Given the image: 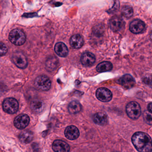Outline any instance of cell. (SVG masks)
<instances>
[{
	"mask_svg": "<svg viewBox=\"0 0 152 152\" xmlns=\"http://www.w3.org/2000/svg\"><path fill=\"white\" fill-rule=\"evenodd\" d=\"M64 134L66 137L68 139L74 140L79 137L80 132L77 127L71 125L66 127L65 130Z\"/></svg>",
	"mask_w": 152,
	"mask_h": 152,
	"instance_id": "obj_14",
	"label": "cell"
},
{
	"mask_svg": "<svg viewBox=\"0 0 152 152\" xmlns=\"http://www.w3.org/2000/svg\"><path fill=\"white\" fill-rule=\"evenodd\" d=\"M70 43L73 48L76 49L80 48L83 45V39L80 34H75L71 37Z\"/></svg>",
	"mask_w": 152,
	"mask_h": 152,
	"instance_id": "obj_17",
	"label": "cell"
},
{
	"mask_svg": "<svg viewBox=\"0 0 152 152\" xmlns=\"http://www.w3.org/2000/svg\"><path fill=\"white\" fill-rule=\"evenodd\" d=\"M14 125L19 129H23L30 122V117L24 114H21L16 117L14 120Z\"/></svg>",
	"mask_w": 152,
	"mask_h": 152,
	"instance_id": "obj_8",
	"label": "cell"
},
{
	"mask_svg": "<svg viewBox=\"0 0 152 152\" xmlns=\"http://www.w3.org/2000/svg\"><path fill=\"white\" fill-rule=\"evenodd\" d=\"M132 141L139 152H150L152 151V139L150 136L145 132H135L132 135Z\"/></svg>",
	"mask_w": 152,
	"mask_h": 152,
	"instance_id": "obj_1",
	"label": "cell"
},
{
	"mask_svg": "<svg viewBox=\"0 0 152 152\" xmlns=\"http://www.w3.org/2000/svg\"><path fill=\"white\" fill-rule=\"evenodd\" d=\"M55 51L59 56L65 57L68 54V50L66 45L62 42H58L55 45Z\"/></svg>",
	"mask_w": 152,
	"mask_h": 152,
	"instance_id": "obj_16",
	"label": "cell"
},
{
	"mask_svg": "<svg viewBox=\"0 0 152 152\" xmlns=\"http://www.w3.org/2000/svg\"><path fill=\"white\" fill-rule=\"evenodd\" d=\"M117 83L121 85L124 88H131L135 84L134 78L130 75L126 74L122 76L117 80Z\"/></svg>",
	"mask_w": 152,
	"mask_h": 152,
	"instance_id": "obj_10",
	"label": "cell"
},
{
	"mask_svg": "<svg viewBox=\"0 0 152 152\" xmlns=\"http://www.w3.org/2000/svg\"><path fill=\"white\" fill-rule=\"evenodd\" d=\"M52 148L55 152H67L70 151L69 145L65 141L59 140L54 141Z\"/></svg>",
	"mask_w": 152,
	"mask_h": 152,
	"instance_id": "obj_12",
	"label": "cell"
},
{
	"mask_svg": "<svg viewBox=\"0 0 152 152\" xmlns=\"http://www.w3.org/2000/svg\"><path fill=\"white\" fill-rule=\"evenodd\" d=\"M81 62L84 66H91L96 62V57L94 54L91 52H85L82 55Z\"/></svg>",
	"mask_w": 152,
	"mask_h": 152,
	"instance_id": "obj_13",
	"label": "cell"
},
{
	"mask_svg": "<svg viewBox=\"0 0 152 152\" xmlns=\"http://www.w3.org/2000/svg\"><path fill=\"white\" fill-rule=\"evenodd\" d=\"M97 98L101 102H108L112 99L113 94L111 91L105 88H99L96 91Z\"/></svg>",
	"mask_w": 152,
	"mask_h": 152,
	"instance_id": "obj_7",
	"label": "cell"
},
{
	"mask_svg": "<svg viewBox=\"0 0 152 152\" xmlns=\"http://www.w3.org/2000/svg\"><path fill=\"white\" fill-rule=\"evenodd\" d=\"M93 119L95 123L99 125H105L108 122V116L104 113H96L93 115Z\"/></svg>",
	"mask_w": 152,
	"mask_h": 152,
	"instance_id": "obj_18",
	"label": "cell"
},
{
	"mask_svg": "<svg viewBox=\"0 0 152 152\" xmlns=\"http://www.w3.org/2000/svg\"><path fill=\"white\" fill-rule=\"evenodd\" d=\"M51 82L48 76L42 75L38 76L35 79L34 85L35 88L41 91H48L51 87Z\"/></svg>",
	"mask_w": 152,
	"mask_h": 152,
	"instance_id": "obj_4",
	"label": "cell"
},
{
	"mask_svg": "<svg viewBox=\"0 0 152 152\" xmlns=\"http://www.w3.org/2000/svg\"><path fill=\"white\" fill-rule=\"evenodd\" d=\"M124 26V22L121 18L118 16L113 17L109 21V27L115 32L119 31Z\"/></svg>",
	"mask_w": 152,
	"mask_h": 152,
	"instance_id": "obj_9",
	"label": "cell"
},
{
	"mask_svg": "<svg viewBox=\"0 0 152 152\" xmlns=\"http://www.w3.org/2000/svg\"><path fill=\"white\" fill-rule=\"evenodd\" d=\"M3 110L9 114L15 113L18 112L19 108L18 101L15 99L8 98L6 99L2 104Z\"/></svg>",
	"mask_w": 152,
	"mask_h": 152,
	"instance_id": "obj_5",
	"label": "cell"
},
{
	"mask_svg": "<svg viewBox=\"0 0 152 152\" xmlns=\"http://www.w3.org/2000/svg\"><path fill=\"white\" fill-rule=\"evenodd\" d=\"M120 6V2H119V1H118V0H115L114 1V4L113 7H112V8L108 10L107 12L108 14H113V13L116 12V11L119 10Z\"/></svg>",
	"mask_w": 152,
	"mask_h": 152,
	"instance_id": "obj_26",
	"label": "cell"
},
{
	"mask_svg": "<svg viewBox=\"0 0 152 152\" xmlns=\"http://www.w3.org/2000/svg\"><path fill=\"white\" fill-rule=\"evenodd\" d=\"M0 47H1L0 54H1V56H2L4 55H6V53L7 52L8 49L7 46L2 42H1L0 44Z\"/></svg>",
	"mask_w": 152,
	"mask_h": 152,
	"instance_id": "obj_27",
	"label": "cell"
},
{
	"mask_svg": "<svg viewBox=\"0 0 152 152\" xmlns=\"http://www.w3.org/2000/svg\"><path fill=\"white\" fill-rule=\"evenodd\" d=\"M45 107L44 102L39 99L33 100L31 104V108L32 111L35 113H39L42 112Z\"/></svg>",
	"mask_w": 152,
	"mask_h": 152,
	"instance_id": "obj_15",
	"label": "cell"
},
{
	"mask_svg": "<svg viewBox=\"0 0 152 152\" xmlns=\"http://www.w3.org/2000/svg\"><path fill=\"white\" fill-rule=\"evenodd\" d=\"M113 66L112 63L107 61L100 63L97 66L96 71L99 72H104L111 71L113 69Z\"/></svg>",
	"mask_w": 152,
	"mask_h": 152,
	"instance_id": "obj_21",
	"label": "cell"
},
{
	"mask_svg": "<svg viewBox=\"0 0 152 152\" xmlns=\"http://www.w3.org/2000/svg\"><path fill=\"white\" fill-rule=\"evenodd\" d=\"M121 14L126 18H130L133 15V9L130 6H124L122 8Z\"/></svg>",
	"mask_w": 152,
	"mask_h": 152,
	"instance_id": "obj_24",
	"label": "cell"
},
{
	"mask_svg": "<svg viewBox=\"0 0 152 152\" xmlns=\"http://www.w3.org/2000/svg\"><path fill=\"white\" fill-rule=\"evenodd\" d=\"M68 111L71 114L79 113L81 110L82 106L80 102L77 101H73L69 104L68 107Z\"/></svg>",
	"mask_w": 152,
	"mask_h": 152,
	"instance_id": "obj_22",
	"label": "cell"
},
{
	"mask_svg": "<svg viewBox=\"0 0 152 152\" xmlns=\"http://www.w3.org/2000/svg\"><path fill=\"white\" fill-rule=\"evenodd\" d=\"M145 28V24L139 19L132 21L129 26V30L132 33L137 34L142 32Z\"/></svg>",
	"mask_w": 152,
	"mask_h": 152,
	"instance_id": "obj_11",
	"label": "cell"
},
{
	"mask_svg": "<svg viewBox=\"0 0 152 152\" xmlns=\"http://www.w3.org/2000/svg\"><path fill=\"white\" fill-rule=\"evenodd\" d=\"M127 115L132 120H137L141 114V108L138 103L135 101L129 102L126 106Z\"/></svg>",
	"mask_w": 152,
	"mask_h": 152,
	"instance_id": "obj_3",
	"label": "cell"
},
{
	"mask_svg": "<svg viewBox=\"0 0 152 152\" xmlns=\"http://www.w3.org/2000/svg\"><path fill=\"white\" fill-rule=\"evenodd\" d=\"M13 63L18 68L25 69L28 65V61L26 57L21 52H17L13 54L12 57Z\"/></svg>",
	"mask_w": 152,
	"mask_h": 152,
	"instance_id": "obj_6",
	"label": "cell"
},
{
	"mask_svg": "<svg viewBox=\"0 0 152 152\" xmlns=\"http://www.w3.org/2000/svg\"><path fill=\"white\" fill-rule=\"evenodd\" d=\"M18 138L21 142L25 144H28L33 139V134L31 131H23L20 132Z\"/></svg>",
	"mask_w": 152,
	"mask_h": 152,
	"instance_id": "obj_20",
	"label": "cell"
},
{
	"mask_svg": "<svg viewBox=\"0 0 152 152\" xmlns=\"http://www.w3.org/2000/svg\"><path fill=\"white\" fill-rule=\"evenodd\" d=\"M58 64V59L56 57H50L46 61V69L49 72H52L56 69Z\"/></svg>",
	"mask_w": 152,
	"mask_h": 152,
	"instance_id": "obj_19",
	"label": "cell"
},
{
	"mask_svg": "<svg viewBox=\"0 0 152 152\" xmlns=\"http://www.w3.org/2000/svg\"><path fill=\"white\" fill-rule=\"evenodd\" d=\"M150 38L152 41V31H151L150 33Z\"/></svg>",
	"mask_w": 152,
	"mask_h": 152,
	"instance_id": "obj_30",
	"label": "cell"
},
{
	"mask_svg": "<svg viewBox=\"0 0 152 152\" xmlns=\"http://www.w3.org/2000/svg\"><path fill=\"white\" fill-rule=\"evenodd\" d=\"M105 31V27L102 24H98L93 27L92 32L95 36L100 37L103 35Z\"/></svg>",
	"mask_w": 152,
	"mask_h": 152,
	"instance_id": "obj_23",
	"label": "cell"
},
{
	"mask_svg": "<svg viewBox=\"0 0 152 152\" xmlns=\"http://www.w3.org/2000/svg\"><path fill=\"white\" fill-rule=\"evenodd\" d=\"M10 41L16 46H21L24 44L26 41V36L23 31L19 29H14L9 34Z\"/></svg>",
	"mask_w": 152,
	"mask_h": 152,
	"instance_id": "obj_2",
	"label": "cell"
},
{
	"mask_svg": "<svg viewBox=\"0 0 152 152\" xmlns=\"http://www.w3.org/2000/svg\"><path fill=\"white\" fill-rule=\"evenodd\" d=\"M36 16H37V14L36 13H27V14H24L23 17L26 18H33Z\"/></svg>",
	"mask_w": 152,
	"mask_h": 152,
	"instance_id": "obj_28",
	"label": "cell"
},
{
	"mask_svg": "<svg viewBox=\"0 0 152 152\" xmlns=\"http://www.w3.org/2000/svg\"><path fill=\"white\" fill-rule=\"evenodd\" d=\"M143 119L145 122L149 125H152V113L148 111H145L143 115Z\"/></svg>",
	"mask_w": 152,
	"mask_h": 152,
	"instance_id": "obj_25",
	"label": "cell"
},
{
	"mask_svg": "<svg viewBox=\"0 0 152 152\" xmlns=\"http://www.w3.org/2000/svg\"><path fill=\"white\" fill-rule=\"evenodd\" d=\"M148 110L149 112L152 113V103H149L148 105Z\"/></svg>",
	"mask_w": 152,
	"mask_h": 152,
	"instance_id": "obj_29",
	"label": "cell"
}]
</instances>
